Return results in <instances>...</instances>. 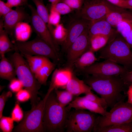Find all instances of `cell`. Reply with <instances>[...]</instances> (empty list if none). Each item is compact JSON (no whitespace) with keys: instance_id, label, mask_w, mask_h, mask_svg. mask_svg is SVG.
<instances>
[{"instance_id":"obj_17","label":"cell","mask_w":132,"mask_h":132,"mask_svg":"<svg viewBox=\"0 0 132 132\" xmlns=\"http://www.w3.org/2000/svg\"><path fill=\"white\" fill-rule=\"evenodd\" d=\"M113 27L105 19L91 22L88 30L89 37L100 35L106 36L109 39L117 32Z\"/></svg>"},{"instance_id":"obj_34","label":"cell","mask_w":132,"mask_h":132,"mask_svg":"<svg viewBox=\"0 0 132 132\" xmlns=\"http://www.w3.org/2000/svg\"><path fill=\"white\" fill-rule=\"evenodd\" d=\"M24 116L23 111L19 105L15 104L11 113V117L14 121L18 122L21 121Z\"/></svg>"},{"instance_id":"obj_37","label":"cell","mask_w":132,"mask_h":132,"mask_svg":"<svg viewBox=\"0 0 132 132\" xmlns=\"http://www.w3.org/2000/svg\"><path fill=\"white\" fill-rule=\"evenodd\" d=\"M12 94L10 91L3 92L0 96V118L2 116L5 103L8 99L11 97Z\"/></svg>"},{"instance_id":"obj_8","label":"cell","mask_w":132,"mask_h":132,"mask_svg":"<svg viewBox=\"0 0 132 132\" xmlns=\"http://www.w3.org/2000/svg\"><path fill=\"white\" fill-rule=\"evenodd\" d=\"M45 99L40 100L31 110L26 112L13 132H45L43 123Z\"/></svg>"},{"instance_id":"obj_10","label":"cell","mask_w":132,"mask_h":132,"mask_svg":"<svg viewBox=\"0 0 132 132\" xmlns=\"http://www.w3.org/2000/svg\"><path fill=\"white\" fill-rule=\"evenodd\" d=\"M81 70L85 76H104L120 75L129 71L123 66L108 60L94 63Z\"/></svg>"},{"instance_id":"obj_7","label":"cell","mask_w":132,"mask_h":132,"mask_svg":"<svg viewBox=\"0 0 132 132\" xmlns=\"http://www.w3.org/2000/svg\"><path fill=\"white\" fill-rule=\"evenodd\" d=\"M16 49L23 55H41L52 59L55 62L59 60L58 54L38 36L29 41L12 42Z\"/></svg>"},{"instance_id":"obj_25","label":"cell","mask_w":132,"mask_h":132,"mask_svg":"<svg viewBox=\"0 0 132 132\" xmlns=\"http://www.w3.org/2000/svg\"><path fill=\"white\" fill-rule=\"evenodd\" d=\"M22 55L34 74L49 60L48 58L43 56Z\"/></svg>"},{"instance_id":"obj_1","label":"cell","mask_w":132,"mask_h":132,"mask_svg":"<svg viewBox=\"0 0 132 132\" xmlns=\"http://www.w3.org/2000/svg\"><path fill=\"white\" fill-rule=\"evenodd\" d=\"M93 90L104 99L111 109L118 102L124 100L129 86L120 75L104 76L88 75L83 80Z\"/></svg>"},{"instance_id":"obj_39","label":"cell","mask_w":132,"mask_h":132,"mask_svg":"<svg viewBox=\"0 0 132 132\" xmlns=\"http://www.w3.org/2000/svg\"><path fill=\"white\" fill-rule=\"evenodd\" d=\"M15 96L17 100L20 102L26 101L31 98L30 92L25 89H22L16 93Z\"/></svg>"},{"instance_id":"obj_16","label":"cell","mask_w":132,"mask_h":132,"mask_svg":"<svg viewBox=\"0 0 132 132\" xmlns=\"http://www.w3.org/2000/svg\"><path fill=\"white\" fill-rule=\"evenodd\" d=\"M68 111L72 108L77 109L88 110L102 116L105 115L108 112L106 110L97 104L83 97L77 96L66 107Z\"/></svg>"},{"instance_id":"obj_4","label":"cell","mask_w":132,"mask_h":132,"mask_svg":"<svg viewBox=\"0 0 132 132\" xmlns=\"http://www.w3.org/2000/svg\"><path fill=\"white\" fill-rule=\"evenodd\" d=\"M19 52L15 51L10 57V60L14 65L18 78L30 93L32 108L40 100L38 95L42 85L36 78L26 59Z\"/></svg>"},{"instance_id":"obj_38","label":"cell","mask_w":132,"mask_h":132,"mask_svg":"<svg viewBox=\"0 0 132 132\" xmlns=\"http://www.w3.org/2000/svg\"><path fill=\"white\" fill-rule=\"evenodd\" d=\"M23 86L21 81L18 78L15 77L11 80L9 85V88L13 92L17 93L22 89Z\"/></svg>"},{"instance_id":"obj_22","label":"cell","mask_w":132,"mask_h":132,"mask_svg":"<svg viewBox=\"0 0 132 132\" xmlns=\"http://www.w3.org/2000/svg\"><path fill=\"white\" fill-rule=\"evenodd\" d=\"M31 26L26 22H21L16 26L14 30L16 41H27L30 37L32 32Z\"/></svg>"},{"instance_id":"obj_49","label":"cell","mask_w":132,"mask_h":132,"mask_svg":"<svg viewBox=\"0 0 132 132\" xmlns=\"http://www.w3.org/2000/svg\"></svg>"},{"instance_id":"obj_31","label":"cell","mask_w":132,"mask_h":132,"mask_svg":"<svg viewBox=\"0 0 132 132\" xmlns=\"http://www.w3.org/2000/svg\"><path fill=\"white\" fill-rule=\"evenodd\" d=\"M115 27L117 31L125 39L132 30V21L122 22L118 24Z\"/></svg>"},{"instance_id":"obj_43","label":"cell","mask_w":132,"mask_h":132,"mask_svg":"<svg viewBox=\"0 0 132 132\" xmlns=\"http://www.w3.org/2000/svg\"><path fill=\"white\" fill-rule=\"evenodd\" d=\"M27 0H7L6 4L12 8L25 5L27 3Z\"/></svg>"},{"instance_id":"obj_5","label":"cell","mask_w":132,"mask_h":132,"mask_svg":"<svg viewBox=\"0 0 132 132\" xmlns=\"http://www.w3.org/2000/svg\"><path fill=\"white\" fill-rule=\"evenodd\" d=\"M132 122V105L124 100L117 103L109 112L98 116L92 132L97 129Z\"/></svg>"},{"instance_id":"obj_20","label":"cell","mask_w":132,"mask_h":132,"mask_svg":"<svg viewBox=\"0 0 132 132\" xmlns=\"http://www.w3.org/2000/svg\"><path fill=\"white\" fill-rule=\"evenodd\" d=\"M126 9L111 12L105 19L113 27L123 21H132V12Z\"/></svg>"},{"instance_id":"obj_14","label":"cell","mask_w":132,"mask_h":132,"mask_svg":"<svg viewBox=\"0 0 132 132\" xmlns=\"http://www.w3.org/2000/svg\"><path fill=\"white\" fill-rule=\"evenodd\" d=\"M91 22L80 18L73 20L70 23L67 29L66 39L62 44L64 51H67L72 44L89 26Z\"/></svg>"},{"instance_id":"obj_21","label":"cell","mask_w":132,"mask_h":132,"mask_svg":"<svg viewBox=\"0 0 132 132\" xmlns=\"http://www.w3.org/2000/svg\"><path fill=\"white\" fill-rule=\"evenodd\" d=\"M3 19L1 18L0 22V56L5 55L9 52L16 50L15 46L10 40L8 34L3 28Z\"/></svg>"},{"instance_id":"obj_26","label":"cell","mask_w":132,"mask_h":132,"mask_svg":"<svg viewBox=\"0 0 132 132\" xmlns=\"http://www.w3.org/2000/svg\"><path fill=\"white\" fill-rule=\"evenodd\" d=\"M32 0L36 6V10L38 14L46 24L52 35L54 28L49 22V14L47 8L42 0Z\"/></svg>"},{"instance_id":"obj_36","label":"cell","mask_w":132,"mask_h":132,"mask_svg":"<svg viewBox=\"0 0 132 132\" xmlns=\"http://www.w3.org/2000/svg\"><path fill=\"white\" fill-rule=\"evenodd\" d=\"M56 11L60 15H65L68 14L73 10L66 3L63 2H59L56 5Z\"/></svg>"},{"instance_id":"obj_33","label":"cell","mask_w":132,"mask_h":132,"mask_svg":"<svg viewBox=\"0 0 132 132\" xmlns=\"http://www.w3.org/2000/svg\"><path fill=\"white\" fill-rule=\"evenodd\" d=\"M83 97L86 99L97 104L106 110L108 107L107 104L104 99L99 97L91 91L86 94Z\"/></svg>"},{"instance_id":"obj_15","label":"cell","mask_w":132,"mask_h":132,"mask_svg":"<svg viewBox=\"0 0 132 132\" xmlns=\"http://www.w3.org/2000/svg\"><path fill=\"white\" fill-rule=\"evenodd\" d=\"M73 74L68 68L56 69L53 73L49 89L45 96L47 97L54 90L59 88H64L72 77Z\"/></svg>"},{"instance_id":"obj_6","label":"cell","mask_w":132,"mask_h":132,"mask_svg":"<svg viewBox=\"0 0 132 132\" xmlns=\"http://www.w3.org/2000/svg\"><path fill=\"white\" fill-rule=\"evenodd\" d=\"M123 9L114 5L106 0H84L78 11L80 18L91 22L105 19L111 12Z\"/></svg>"},{"instance_id":"obj_3","label":"cell","mask_w":132,"mask_h":132,"mask_svg":"<svg viewBox=\"0 0 132 132\" xmlns=\"http://www.w3.org/2000/svg\"><path fill=\"white\" fill-rule=\"evenodd\" d=\"M45 99L43 123L45 132H63L69 111L58 102L54 91Z\"/></svg>"},{"instance_id":"obj_40","label":"cell","mask_w":132,"mask_h":132,"mask_svg":"<svg viewBox=\"0 0 132 132\" xmlns=\"http://www.w3.org/2000/svg\"><path fill=\"white\" fill-rule=\"evenodd\" d=\"M62 2L66 4L73 10L79 11L83 4L84 0H61Z\"/></svg>"},{"instance_id":"obj_50","label":"cell","mask_w":132,"mask_h":132,"mask_svg":"<svg viewBox=\"0 0 132 132\" xmlns=\"http://www.w3.org/2000/svg\"></svg>"},{"instance_id":"obj_48","label":"cell","mask_w":132,"mask_h":132,"mask_svg":"<svg viewBox=\"0 0 132 132\" xmlns=\"http://www.w3.org/2000/svg\"><path fill=\"white\" fill-rule=\"evenodd\" d=\"M126 1L128 6L132 8V0H126Z\"/></svg>"},{"instance_id":"obj_18","label":"cell","mask_w":132,"mask_h":132,"mask_svg":"<svg viewBox=\"0 0 132 132\" xmlns=\"http://www.w3.org/2000/svg\"><path fill=\"white\" fill-rule=\"evenodd\" d=\"M64 88L74 96H77L82 94H86L92 90L91 87L83 80L79 79L73 75Z\"/></svg>"},{"instance_id":"obj_44","label":"cell","mask_w":132,"mask_h":132,"mask_svg":"<svg viewBox=\"0 0 132 132\" xmlns=\"http://www.w3.org/2000/svg\"><path fill=\"white\" fill-rule=\"evenodd\" d=\"M120 76L126 84L129 86L132 84V70L128 71Z\"/></svg>"},{"instance_id":"obj_24","label":"cell","mask_w":132,"mask_h":132,"mask_svg":"<svg viewBox=\"0 0 132 132\" xmlns=\"http://www.w3.org/2000/svg\"><path fill=\"white\" fill-rule=\"evenodd\" d=\"M94 52L90 49L87 51L77 59L74 65L81 70L92 65L97 60Z\"/></svg>"},{"instance_id":"obj_2","label":"cell","mask_w":132,"mask_h":132,"mask_svg":"<svg viewBox=\"0 0 132 132\" xmlns=\"http://www.w3.org/2000/svg\"><path fill=\"white\" fill-rule=\"evenodd\" d=\"M99 51L100 58L121 65L128 70H132V49L117 31L109 39L105 45Z\"/></svg>"},{"instance_id":"obj_27","label":"cell","mask_w":132,"mask_h":132,"mask_svg":"<svg viewBox=\"0 0 132 132\" xmlns=\"http://www.w3.org/2000/svg\"><path fill=\"white\" fill-rule=\"evenodd\" d=\"M94 132H132V122L113 125L96 129Z\"/></svg>"},{"instance_id":"obj_28","label":"cell","mask_w":132,"mask_h":132,"mask_svg":"<svg viewBox=\"0 0 132 132\" xmlns=\"http://www.w3.org/2000/svg\"><path fill=\"white\" fill-rule=\"evenodd\" d=\"M109 39L106 36L100 35L92 36L90 37V50L93 52L99 51L105 45Z\"/></svg>"},{"instance_id":"obj_29","label":"cell","mask_w":132,"mask_h":132,"mask_svg":"<svg viewBox=\"0 0 132 132\" xmlns=\"http://www.w3.org/2000/svg\"><path fill=\"white\" fill-rule=\"evenodd\" d=\"M54 91L58 102L62 106L66 107L73 100L74 96L67 90H60L57 89Z\"/></svg>"},{"instance_id":"obj_11","label":"cell","mask_w":132,"mask_h":132,"mask_svg":"<svg viewBox=\"0 0 132 132\" xmlns=\"http://www.w3.org/2000/svg\"><path fill=\"white\" fill-rule=\"evenodd\" d=\"M31 13L30 22L32 29L37 35L49 44L58 54V45L55 41L46 24L38 14L36 9L31 5H28Z\"/></svg>"},{"instance_id":"obj_46","label":"cell","mask_w":132,"mask_h":132,"mask_svg":"<svg viewBox=\"0 0 132 132\" xmlns=\"http://www.w3.org/2000/svg\"><path fill=\"white\" fill-rule=\"evenodd\" d=\"M124 39L132 50V30L128 36Z\"/></svg>"},{"instance_id":"obj_35","label":"cell","mask_w":132,"mask_h":132,"mask_svg":"<svg viewBox=\"0 0 132 132\" xmlns=\"http://www.w3.org/2000/svg\"><path fill=\"white\" fill-rule=\"evenodd\" d=\"M60 15L56 11L55 8H51L49 17L50 24L55 26L59 24L61 18Z\"/></svg>"},{"instance_id":"obj_45","label":"cell","mask_w":132,"mask_h":132,"mask_svg":"<svg viewBox=\"0 0 132 132\" xmlns=\"http://www.w3.org/2000/svg\"><path fill=\"white\" fill-rule=\"evenodd\" d=\"M127 94L128 97L127 102L132 105V84L129 86Z\"/></svg>"},{"instance_id":"obj_13","label":"cell","mask_w":132,"mask_h":132,"mask_svg":"<svg viewBox=\"0 0 132 132\" xmlns=\"http://www.w3.org/2000/svg\"><path fill=\"white\" fill-rule=\"evenodd\" d=\"M30 17L23 7H16L3 17L4 30L8 34L12 36L17 25L24 20L30 22Z\"/></svg>"},{"instance_id":"obj_12","label":"cell","mask_w":132,"mask_h":132,"mask_svg":"<svg viewBox=\"0 0 132 132\" xmlns=\"http://www.w3.org/2000/svg\"><path fill=\"white\" fill-rule=\"evenodd\" d=\"M89 27L72 44L66 51L67 62L70 66L73 65L78 58L90 49Z\"/></svg>"},{"instance_id":"obj_32","label":"cell","mask_w":132,"mask_h":132,"mask_svg":"<svg viewBox=\"0 0 132 132\" xmlns=\"http://www.w3.org/2000/svg\"><path fill=\"white\" fill-rule=\"evenodd\" d=\"M0 128L3 132H11L14 129V121L11 117L2 116L0 118Z\"/></svg>"},{"instance_id":"obj_30","label":"cell","mask_w":132,"mask_h":132,"mask_svg":"<svg viewBox=\"0 0 132 132\" xmlns=\"http://www.w3.org/2000/svg\"><path fill=\"white\" fill-rule=\"evenodd\" d=\"M67 29L62 24L55 26L52 33V36L55 42L58 45L62 44L65 41L67 35Z\"/></svg>"},{"instance_id":"obj_41","label":"cell","mask_w":132,"mask_h":132,"mask_svg":"<svg viewBox=\"0 0 132 132\" xmlns=\"http://www.w3.org/2000/svg\"><path fill=\"white\" fill-rule=\"evenodd\" d=\"M112 4L118 7L125 9L132 10L128 5L126 0H106Z\"/></svg>"},{"instance_id":"obj_9","label":"cell","mask_w":132,"mask_h":132,"mask_svg":"<svg viewBox=\"0 0 132 132\" xmlns=\"http://www.w3.org/2000/svg\"><path fill=\"white\" fill-rule=\"evenodd\" d=\"M85 110L74 109L68 112L65 131L67 132H92L97 116Z\"/></svg>"},{"instance_id":"obj_23","label":"cell","mask_w":132,"mask_h":132,"mask_svg":"<svg viewBox=\"0 0 132 132\" xmlns=\"http://www.w3.org/2000/svg\"><path fill=\"white\" fill-rule=\"evenodd\" d=\"M55 67V64L49 60L34 74L36 78L42 85L46 84L47 79Z\"/></svg>"},{"instance_id":"obj_19","label":"cell","mask_w":132,"mask_h":132,"mask_svg":"<svg viewBox=\"0 0 132 132\" xmlns=\"http://www.w3.org/2000/svg\"><path fill=\"white\" fill-rule=\"evenodd\" d=\"M0 56V77L10 81L16 76L14 65L10 60L5 57V55Z\"/></svg>"},{"instance_id":"obj_47","label":"cell","mask_w":132,"mask_h":132,"mask_svg":"<svg viewBox=\"0 0 132 132\" xmlns=\"http://www.w3.org/2000/svg\"><path fill=\"white\" fill-rule=\"evenodd\" d=\"M61 0H48L51 4V7H55L56 4Z\"/></svg>"},{"instance_id":"obj_42","label":"cell","mask_w":132,"mask_h":132,"mask_svg":"<svg viewBox=\"0 0 132 132\" xmlns=\"http://www.w3.org/2000/svg\"><path fill=\"white\" fill-rule=\"evenodd\" d=\"M13 10L12 8L8 6L3 1L0 0V16L4 17L7 14Z\"/></svg>"}]
</instances>
